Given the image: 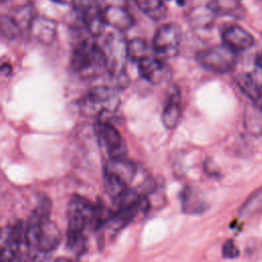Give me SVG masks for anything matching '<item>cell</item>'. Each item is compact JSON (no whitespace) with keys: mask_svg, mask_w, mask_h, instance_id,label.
I'll list each match as a JSON object with an SVG mask.
<instances>
[{"mask_svg":"<svg viewBox=\"0 0 262 262\" xmlns=\"http://www.w3.org/2000/svg\"><path fill=\"white\" fill-rule=\"evenodd\" d=\"M62 239L59 227L49 218L31 214L27 222V244L29 252L48 254L55 250Z\"/></svg>","mask_w":262,"mask_h":262,"instance_id":"1","label":"cell"},{"mask_svg":"<svg viewBox=\"0 0 262 262\" xmlns=\"http://www.w3.org/2000/svg\"><path fill=\"white\" fill-rule=\"evenodd\" d=\"M71 66L82 79H93L107 72L104 50L89 40H83L74 48Z\"/></svg>","mask_w":262,"mask_h":262,"instance_id":"2","label":"cell"},{"mask_svg":"<svg viewBox=\"0 0 262 262\" xmlns=\"http://www.w3.org/2000/svg\"><path fill=\"white\" fill-rule=\"evenodd\" d=\"M127 42L120 34H110L104 42V53L107 60V72L119 87L128 83L125 72V60L128 57Z\"/></svg>","mask_w":262,"mask_h":262,"instance_id":"3","label":"cell"},{"mask_svg":"<svg viewBox=\"0 0 262 262\" xmlns=\"http://www.w3.org/2000/svg\"><path fill=\"white\" fill-rule=\"evenodd\" d=\"M198 62L214 74H226L234 70L237 52L224 43L205 48L196 53Z\"/></svg>","mask_w":262,"mask_h":262,"instance_id":"4","label":"cell"},{"mask_svg":"<svg viewBox=\"0 0 262 262\" xmlns=\"http://www.w3.org/2000/svg\"><path fill=\"white\" fill-rule=\"evenodd\" d=\"M119 104V97L115 89L108 86L91 88L80 101V111L84 116L98 117L113 112Z\"/></svg>","mask_w":262,"mask_h":262,"instance_id":"5","label":"cell"},{"mask_svg":"<svg viewBox=\"0 0 262 262\" xmlns=\"http://www.w3.org/2000/svg\"><path fill=\"white\" fill-rule=\"evenodd\" d=\"M0 246L2 260L23 259L24 248L29 251L27 244V223L18 220L11 225L3 227Z\"/></svg>","mask_w":262,"mask_h":262,"instance_id":"6","label":"cell"},{"mask_svg":"<svg viewBox=\"0 0 262 262\" xmlns=\"http://www.w3.org/2000/svg\"><path fill=\"white\" fill-rule=\"evenodd\" d=\"M181 39V28L177 24H165L161 26L155 34L152 49L157 56L163 59L174 57L179 51Z\"/></svg>","mask_w":262,"mask_h":262,"instance_id":"7","label":"cell"},{"mask_svg":"<svg viewBox=\"0 0 262 262\" xmlns=\"http://www.w3.org/2000/svg\"><path fill=\"white\" fill-rule=\"evenodd\" d=\"M68 230L84 231L88 226H92L94 218V204L86 198L74 194L68 205Z\"/></svg>","mask_w":262,"mask_h":262,"instance_id":"8","label":"cell"},{"mask_svg":"<svg viewBox=\"0 0 262 262\" xmlns=\"http://www.w3.org/2000/svg\"><path fill=\"white\" fill-rule=\"evenodd\" d=\"M73 6L92 37H99L106 26L102 16L99 2L96 0H73Z\"/></svg>","mask_w":262,"mask_h":262,"instance_id":"9","label":"cell"},{"mask_svg":"<svg viewBox=\"0 0 262 262\" xmlns=\"http://www.w3.org/2000/svg\"><path fill=\"white\" fill-rule=\"evenodd\" d=\"M102 3L99 4L106 26L118 32L127 31L133 26L134 19L128 10L126 0H102Z\"/></svg>","mask_w":262,"mask_h":262,"instance_id":"10","label":"cell"},{"mask_svg":"<svg viewBox=\"0 0 262 262\" xmlns=\"http://www.w3.org/2000/svg\"><path fill=\"white\" fill-rule=\"evenodd\" d=\"M137 64L140 76L154 85H160L168 82L172 77L171 68L159 56H152L149 54L140 59Z\"/></svg>","mask_w":262,"mask_h":262,"instance_id":"11","label":"cell"},{"mask_svg":"<svg viewBox=\"0 0 262 262\" xmlns=\"http://www.w3.org/2000/svg\"><path fill=\"white\" fill-rule=\"evenodd\" d=\"M98 138L110 158H125L127 147L120 132L107 122H98Z\"/></svg>","mask_w":262,"mask_h":262,"instance_id":"12","label":"cell"},{"mask_svg":"<svg viewBox=\"0 0 262 262\" xmlns=\"http://www.w3.org/2000/svg\"><path fill=\"white\" fill-rule=\"evenodd\" d=\"M221 37L223 43L236 52L248 50L255 43L252 34L238 25L226 26L221 32Z\"/></svg>","mask_w":262,"mask_h":262,"instance_id":"13","label":"cell"},{"mask_svg":"<svg viewBox=\"0 0 262 262\" xmlns=\"http://www.w3.org/2000/svg\"><path fill=\"white\" fill-rule=\"evenodd\" d=\"M181 119L180 90L176 85L168 89L162 111V122L168 129L175 128Z\"/></svg>","mask_w":262,"mask_h":262,"instance_id":"14","label":"cell"},{"mask_svg":"<svg viewBox=\"0 0 262 262\" xmlns=\"http://www.w3.org/2000/svg\"><path fill=\"white\" fill-rule=\"evenodd\" d=\"M137 173L136 165L126 158H110L105 164L104 174L110 175L129 186Z\"/></svg>","mask_w":262,"mask_h":262,"instance_id":"15","label":"cell"},{"mask_svg":"<svg viewBox=\"0 0 262 262\" xmlns=\"http://www.w3.org/2000/svg\"><path fill=\"white\" fill-rule=\"evenodd\" d=\"M30 32L35 40L42 44H50L56 37L57 24L50 18L44 16L33 17L30 26Z\"/></svg>","mask_w":262,"mask_h":262,"instance_id":"16","label":"cell"},{"mask_svg":"<svg viewBox=\"0 0 262 262\" xmlns=\"http://www.w3.org/2000/svg\"><path fill=\"white\" fill-rule=\"evenodd\" d=\"M182 210L186 214H201L206 211L207 203L199 195L196 189L187 186L181 192Z\"/></svg>","mask_w":262,"mask_h":262,"instance_id":"17","label":"cell"},{"mask_svg":"<svg viewBox=\"0 0 262 262\" xmlns=\"http://www.w3.org/2000/svg\"><path fill=\"white\" fill-rule=\"evenodd\" d=\"M235 82L239 89L251 98L256 105L262 106V93L254 78L248 73H239L235 77Z\"/></svg>","mask_w":262,"mask_h":262,"instance_id":"18","label":"cell"},{"mask_svg":"<svg viewBox=\"0 0 262 262\" xmlns=\"http://www.w3.org/2000/svg\"><path fill=\"white\" fill-rule=\"evenodd\" d=\"M136 6L149 18L162 20L167 16L168 9L163 0H133Z\"/></svg>","mask_w":262,"mask_h":262,"instance_id":"19","label":"cell"},{"mask_svg":"<svg viewBox=\"0 0 262 262\" xmlns=\"http://www.w3.org/2000/svg\"><path fill=\"white\" fill-rule=\"evenodd\" d=\"M208 8L215 14L236 16L242 13V6L237 0H213L208 4Z\"/></svg>","mask_w":262,"mask_h":262,"instance_id":"20","label":"cell"},{"mask_svg":"<svg viewBox=\"0 0 262 262\" xmlns=\"http://www.w3.org/2000/svg\"><path fill=\"white\" fill-rule=\"evenodd\" d=\"M68 249L76 256H82L87 251V238L84 231L67 230Z\"/></svg>","mask_w":262,"mask_h":262,"instance_id":"21","label":"cell"},{"mask_svg":"<svg viewBox=\"0 0 262 262\" xmlns=\"http://www.w3.org/2000/svg\"><path fill=\"white\" fill-rule=\"evenodd\" d=\"M128 57L135 62H138L143 57L149 55L148 44L143 39L134 38L127 44Z\"/></svg>","mask_w":262,"mask_h":262,"instance_id":"22","label":"cell"},{"mask_svg":"<svg viewBox=\"0 0 262 262\" xmlns=\"http://www.w3.org/2000/svg\"><path fill=\"white\" fill-rule=\"evenodd\" d=\"M262 209V187L252 193L243 204L238 213L242 217H247L259 212Z\"/></svg>","mask_w":262,"mask_h":262,"instance_id":"23","label":"cell"},{"mask_svg":"<svg viewBox=\"0 0 262 262\" xmlns=\"http://www.w3.org/2000/svg\"><path fill=\"white\" fill-rule=\"evenodd\" d=\"M0 28H1V35L8 40L15 39L20 33V26L14 19L13 16L3 14L0 20Z\"/></svg>","mask_w":262,"mask_h":262,"instance_id":"24","label":"cell"},{"mask_svg":"<svg viewBox=\"0 0 262 262\" xmlns=\"http://www.w3.org/2000/svg\"><path fill=\"white\" fill-rule=\"evenodd\" d=\"M222 255H223V257L229 258V259L236 258V257L239 255V251H238V249L236 248V246H235V244L233 243V241L227 239V241L223 244V247H222Z\"/></svg>","mask_w":262,"mask_h":262,"instance_id":"25","label":"cell"},{"mask_svg":"<svg viewBox=\"0 0 262 262\" xmlns=\"http://www.w3.org/2000/svg\"><path fill=\"white\" fill-rule=\"evenodd\" d=\"M52 2L54 3H58V4H64L66 3V0H51Z\"/></svg>","mask_w":262,"mask_h":262,"instance_id":"26","label":"cell"},{"mask_svg":"<svg viewBox=\"0 0 262 262\" xmlns=\"http://www.w3.org/2000/svg\"><path fill=\"white\" fill-rule=\"evenodd\" d=\"M5 1H6V0H1V2H2V3H4Z\"/></svg>","mask_w":262,"mask_h":262,"instance_id":"27","label":"cell"}]
</instances>
